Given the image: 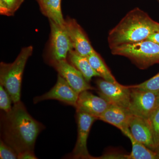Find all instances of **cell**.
Masks as SVG:
<instances>
[{"mask_svg": "<svg viewBox=\"0 0 159 159\" xmlns=\"http://www.w3.org/2000/svg\"><path fill=\"white\" fill-rule=\"evenodd\" d=\"M44 128L29 114L21 101L14 103L9 112L1 114V139L18 154L25 151H34L38 136Z\"/></svg>", "mask_w": 159, "mask_h": 159, "instance_id": "1", "label": "cell"}, {"mask_svg": "<svg viewBox=\"0 0 159 159\" xmlns=\"http://www.w3.org/2000/svg\"><path fill=\"white\" fill-rule=\"evenodd\" d=\"M157 24L142 9L134 8L110 31L108 35L110 48L147 39L151 34L157 31Z\"/></svg>", "mask_w": 159, "mask_h": 159, "instance_id": "2", "label": "cell"}, {"mask_svg": "<svg viewBox=\"0 0 159 159\" xmlns=\"http://www.w3.org/2000/svg\"><path fill=\"white\" fill-rule=\"evenodd\" d=\"M33 50L32 46L25 47L21 51L14 62L0 64V84L10 94L13 104L20 101L23 73Z\"/></svg>", "mask_w": 159, "mask_h": 159, "instance_id": "3", "label": "cell"}, {"mask_svg": "<svg viewBox=\"0 0 159 159\" xmlns=\"http://www.w3.org/2000/svg\"><path fill=\"white\" fill-rule=\"evenodd\" d=\"M111 51L114 55L127 57L140 69L159 63V44L148 39L118 46Z\"/></svg>", "mask_w": 159, "mask_h": 159, "instance_id": "4", "label": "cell"}, {"mask_svg": "<svg viewBox=\"0 0 159 159\" xmlns=\"http://www.w3.org/2000/svg\"><path fill=\"white\" fill-rule=\"evenodd\" d=\"M130 88V101L128 110L131 115L148 119L158 107L159 92Z\"/></svg>", "mask_w": 159, "mask_h": 159, "instance_id": "5", "label": "cell"}, {"mask_svg": "<svg viewBox=\"0 0 159 159\" xmlns=\"http://www.w3.org/2000/svg\"><path fill=\"white\" fill-rule=\"evenodd\" d=\"M77 125V138L75 147L70 156L73 159H94L87 148V141L91 127L97 118L89 114L76 111Z\"/></svg>", "mask_w": 159, "mask_h": 159, "instance_id": "6", "label": "cell"}, {"mask_svg": "<svg viewBox=\"0 0 159 159\" xmlns=\"http://www.w3.org/2000/svg\"><path fill=\"white\" fill-rule=\"evenodd\" d=\"M99 96L114 104L128 109L130 101V88L113 83L104 79L96 81Z\"/></svg>", "mask_w": 159, "mask_h": 159, "instance_id": "7", "label": "cell"}, {"mask_svg": "<svg viewBox=\"0 0 159 159\" xmlns=\"http://www.w3.org/2000/svg\"><path fill=\"white\" fill-rule=\"evenodd\" d=\"M51 29V55L52 62L66 60L73 47L65 27L49 20Z\"/></svg>", "mask_w": 159, "mask_h": 159, "instance_id": "8", "label": "cell"}, {"mask_svg": "<svg viewBox=\"0 0 159 159\" xmlns=\"http://www.w3.org/2000/svg\"><path fill=\"white\" fill-rule=\"evenodd\" d=\"M79 94L58 74L57 82L48 92L42 96L34 97V103L48 99H55L66 104L76 107Z\"/></svg>", "mask_w": 159, "mask_h": 159, "instance_id": "9", "label": "cell"}, {"mask_svg": "<svg viewBox=\"0 0 159 159\" xmlns=\"http://www.w3.org/2000/svg\"><path fill=\"white\" fill-rule=\"evenodd\" d=\"M52 65L58 74L65 80L77 93L95 89L86 80L82 74L66 60L52 63Z\"/></svg>", "mask_w": 159, "mask_h": 159, "instance_id": "10", "label": "cell"}, {"mask_svg": "<svg viewBox=\"0 0 159 159\" xmlns=\"http://www.w3.org/2000/svg\"><path fill=\"white\" fill-rule=\"evenodd\" d=\"M65 28L70 39L73 49L78 54L84 57L95 51L81 27L75 20H66Z\"/></svg>", "mask_w": 159, "mask_h": 159, "instance_id": "11", "label": "cell"}, {"mask_svg": "<svg viewBox=\"0 0 159 159\" xmlns=\"http://www.w3.org/2000/svg\"><path fill=\"white\" fill-rule=\"evenodd\" d=\"M111 104L104 98L96 96L87 90L79 94L75 108L76 111L84 112L98 119Z\"/></svg>", "mask_w": 159, "mask_h": 159, "instance_id": "12", "label": "cell"}, {"mask_svg": "<svg viewBox=\"0 0 159 159\" xmlns=\"http://www.w3.org/2000/svg\"><path fill=\"white\" fill-rule=\"evenodd\" d=\"M129 128L132 136L136 141L155 151L156 147L148 119L131 115Z\"/></svg>", "mask_w": 159, "mask_h": 159, "instance_id": "13", "label": "cell"}, {"mask_svg": "<svg viewBox=\"0 0 159 159\" xmlns=\"http://www.w3.org/2000/svg\"><path fill=\"white\" fill-rule=\"evenodd\" d=\"M131 115L127 109L111 104L98 119L116 126L125 135L129 131V122Z\"/></svg>", "mask_w": 159, "mask_h": 159, "instance_id": "14", "label": "cell"}, {"mask_svg": "<svg viewBox=\"0 0 159 159\" xmlns=\"http://www.w3.org/2000/svg\"><path fill=\"white\" fill-rule=\"evenodd\" d=\"M61 2V0H41L39 3L43 14L49 20L64 27L66 20L63 16Z\"/></svg>", "mask_w": 159, "mask_h": 159, "instance_id": "15", "label": "cell"}, {"mask_svg": "<svg viewBox=\"0 0 159 159\" xmlns=\"http://www.w3.org/2000/svg\"><path fill=\"white\" fill-rule=\"evenodd\" d=\"M69 57L71 64L82 74L88 82H89L93 77H99L92 67L87 57L78 54L73 50L70 51Z\"/></svg>", "mask_w": 159, "mask_h": 159, "instance_id": "16", "label": "cell"}, {"mask_svg": "<svg viewBox=\"0 0 159 159\" xmlns=\"http://www.w3.org/2000/svg\"><path fill=\"white\" fill-rule=\"evenodd\" d=\"M125 136L130 140L132 144V151L130 154L127 155V159H159L158 152L136 141L132 136L130 131Z\"/></svg>", "mask_w": 159, "mask_h": 159, "instance_id": "17", "label": "cell"}, {"mask_svg": "<svg viewBox=\"0 0 159 159\" xmlns=\"http://www.w3.org/2000/svg\"><path fill=\"white\" fill-rule=\"evenodd\" d=\"M93 68L104 80L113 83H118L105 63L96 51L87 57Z\"/></svg>", "mask_w": 159, "mask_h": 159, "instance_id": "18", "label": "cell"}, {"mask_svg": "<svg viewBox=\"0 0 159 159\" xmlns=\"http://www.w3.org/2000/svg\"><path fill=\"white\" fill-rule=\"evenodd\" d=\"M24 2V0H0V14L13 16Z\"/></svg>", "mask_w": 159, "mask_h": 159, "instance_id": "19", "label": "cell"}, {"mask_svg": "<svg viewBox=\"0 0 159 159\" xmlns=\"http://www.w3.org/2000/svg\"><path fill=\"white\" fill-rule=\"evenodd\" d=\"M148 120L152 131L157 149L159 145V107L152 114Z\"/></svg>", "mask_w": 159, "mask_h": 159, "instance_id": "20", "label": "cell"}, {"mask_svg": "<svg viewBox=\"0 0 159 159\" xmlns=\"http://www.w3.org/2000/svg\"><path fill=\"white\" fill-rule=\"evenodd\" d=\"M12 102L11 96L2 85L0 84V109L4 112L8 113L11 110Z\"/></svg>", "mask_w": 159, "mask_h": 159, "instance_id": "21", "label": "cell"}, {"mask_svg": "<svg viewBox=\"0 0 159 159\" xmlns=\"http://www.w3.org/2000/svg\"><path fill=\"white\" fill-rule=\"evenodd\" d=\"M131 87L136 88L142 89L146 90L153 92H159V72L150 79L145 82L133 86Z\"/></svg>", "mask_w": 159, "mask_h": 159, "instance_id": "22", "label": "cell"}, {"mask_svg": "<svg viewBox=\"0 0 159 159\" xmlns=\"http://www.w3.org/2000/svg\"><path fill=\"white\" fill-rule=\"evenodd\" d=\"M0 159H18L17 152L2 139L0 141Z\"/></svg>", "mask_w": 159, "mask_h": 159, "instance_id": "23", "label": "cell"}, {"mask_svg": "<svg viewBox=\"0 0 159 159\" xmlns=\"http://www.w3.org/2000/svg\"><path fill=\"white\" fill-rule=\"evenodd\" d=\"M18 159H38V158L34 154V151L27 150L18 154Z\"/></svg>", "mask_w": 159, "mask_h": 159, "instance_id": "24", "label": "cell"}, {"mask_svg": "<svg viewBox=\"0 0 159 159\" xmlns=\"http://www.w3.org/2000/svg\"><path fill=\"white\" fill-rule=\"evenodd\" d=\"M94 159H127V155L121 154H105L99 157L94 158Z\"/></svg>", "mask_w": 159, "mask_h": 159, "instance_id": "25", "label": "cell"}, {"mask_svg": "<svg viewBox=\"0 0 159 159\" xmlns=\"http://www.w3.org/2000/svg\"><path fill=\"white\" fill-rule=\"evenodd\" d=\"M147 39L159 44V31H156L151 34Z\"/></svg>", "mask_w": 159, "mask_h": 159, "instance_id": "26", "label": "cell"}, {"mask_svg": "<svg viewBox=\"0 0 159 159\" xmlns=\"http://www.w3.org/2000/svg\"><path fill=\"white\" fill-rule=\"evenodd\" d=\"M155 151L159 153V145L158 146L156 150Z\"/></svg>", "mask_w": 159, "mask_h": 159, "instance_id": "27", "label": "cell"}, {"mask_svg": "<svg viewBox=\"0 0 159 159\" xmlns=\"http://www.w3.org/2000/svg\"><path fill=\"white\" fill-rule=\"evenodd\" d=\"M157 31H159V23L157 24Z\"/></svg>", "mask_w": 159, "mask_h": 159, "instance_id": "28", "label": "cell"}, {"mask_svg": "<svg viewBox=\"0 0 159 159\" xmlns=\"http://www.w3.org/2000/svg\"><path fill=\"white\" fill-rule=\"evenodd\" d=\"M158 107H159V97H158Z\"/></svg>", "mask_w": 159, "mask_h": 159, "instance_id": "29", "label": "cell"}, {"mask_svg": "<svg viewBox=\"0 0 159 159\" xmlns=\"http://www.w3.org/2000/svg\"><path fill=\"white\" fill-rule=\"evenodd\" d=\"M37 1H38V2L39 3L40 2V1L41 0H37Z\"/></svg>", "mask_w": 159, "mask_h": 159, "instance_id": "30", "label": "cell"}, {"mask_svg": "<svg viewBox=\"0 0 159 159\" xmlns=\"http://www.w3.org/2000/svg\"><path fill=\"white\" fill-rule=\"evenodd\" d=\"M157 1L159 2V0H157Z\"/></svg>", "mask_w": 159, "mask_h": 159, "instance_id": "31", "label": "cell"}]
</instances>
